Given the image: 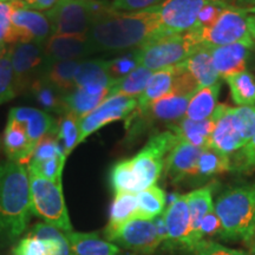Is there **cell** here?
I'll return each instance as SVG.
<instances>
[{
  "mask_svg": "<svg viewBox=\"0 0 255 255\" xmlns=\"http://www.w3.org/2000/svg\"><path fill=\"white\" fill-rule=\"evenodd\" d=\"M170 34L162 24L159 6L142 11H115L110 4L88 33L95 52H121L135 50Z\"/></svg>",
  "mask_w": 255,
  "mask_h": 255,
  "instance_id": "cell-1",
  "label": "cell"
},
{
  "mask_svg": "<svg viewBox=\"0 0 255 255\" xmlns=\"http://www.w3.org/2000/svg\"><path fill=\"white\" fill-rule=\"evenodd\" d=\"M31 215L30 175L23 164H0V238L14 241L27 227Z\"/></svg>",
  "mask_w": 255,
  "mask_h": 255,
  "instance_id": "cell-2",
  "label": "cell"
},
{
  "mask_svg": "<svg viewBox=\"0 0 255 255\" xmlns=\"http://www.w3.org/2000/svg\"><path fill=\"white\" fill-rule=\"evenodd\" d=\"M214 209L221 221L222 239L250 241L255 234V183L223 191Z\"/></svg>",
  "mask_w": 255,
  "mask_h": 255,
  "instance_id": "cell-3",
  "label": "cell"
},
{
  "mask_svg": "<svg viewBox=\"0 0 255 255\" xmlns=\"http://www.w3.org/2000/svg\"><path fill=\"white\" fill-rule=\"evenodd\" d=\"M214 121L210 146L226 155L240 150L255 136V107L232 108L216 105L212 115Z\"/></svg>",
  "mask_w": 255,
  "mask_h": 255,
  "instance_id": "cell-4",
  "label": "cell"
},
{
  "mask_svg": "<svg viewBox=\"0 0 255 255\" xmlns=\"http://www.w3.org/2000/svg\"><path fill=\"white\" fill-rule=\"evenodd\" d=\"M108 5L100 0H58L45 14L52 34L88 36L95 19Z\"/></svg>",
  "mask_w": 255,
  "mask_h": 255,
  "instance_id": "cell-5",
  "label": "cell"
},
{
  "mask_svg": "<svg viewBox=\"0 0 255 255\" xmlns=\"http://www.w3.org/2000/svg\"><path fill=\"white\" fill-rule=\"evenodd\" d=\"M30 175L31 213L64 233L72 232L62 183Z\"/></svg>",
  "mask_w": 255,
  "mask_h": 255,
  "instance_id": "cell-6",
  "label": "cell"
},
{
  "mask_svg": "<svg viewBox=\"0 0 255 255\" xmlns=\"http://www.w3.org/2000/svg\"><path fill=\"white\" fill-rule=\"evenodd\" d=\"M193 96L194 95H180L170 92L144 109H136L126 120L128 138H136L144 130L157 123H167L169 126L182 120Z\"/></svg>",
  "mask_w": 255,
  "mask_h": 255,
  "instance_id": "cell-7",
  "label": "cell"
},
{
  "mask_svg": "<svg viewBox=\"0 0 255 255\" xmlns=\"http://www.w3.org/2000/svg\"><path fill=\"white\" fill-rule=\"evenodd\" d=\"M178 141L180 138L169 130L157 132L150 137L135 157L130 159L139 191L155 186L163 170L168 154Z\"/></svg>",
  "mask_w": 255,
  "mask_h": 255,
  "instance_id": "cell-8",
  "label": "cell"
},
{
  "mask_svg": "<svg viewBox=\"0 0 255 255\" xmlns=\"http://www.w3.org/2000/svg\"><path fill=\"white\" fill-rule=\"evenodd\" d=\"M199 46L200 44L188 31L168 34L139 47V62L142 66L154 72L183 63Z\"/></svg>",
  "mask_w": 255,
  "mask_h": 255,
  "instance_id": "cell-9",
  "label": "cell"
},
{
  "mask_svg": "<svg viewBox=\"0 0 255 255\" xmlns=\"http://www.w3.org/2000/svg\"><path fill=\"white\" fill-rule=\"evenodd\" d=\"M247 17L241 7L232 5L222 12L213 26L202 31L189 30L188 32L200 45L212 47L245 43L253 46L254 39L248 27Z\"/></svg>",
  "mask_w": 255,
  "mask_h": 255,
  "instance_id": "cell-10",
  "label": "cell"
},
{
  "mask_svg": "<svg viewBox=\"0 0 255 255\" xmlns=\"http://www.w3.org/2000/svg\"><path fill=\"white\" fill-rule=\"evenodd\" d=\"M11 59L17 95L30 90L31 85L43 77L47 66L43 44L33 41L11 45Z\"/></svg>",
  "mask_w": 255,
  "mask_h": 255,
  "instance_id": "cell-11",
  "label": "cell"
},
{
  "mask_svg": "<svg viewBox=\"0 0 255 255\" xmlns=\"http://www.w3.org/2000/svg\"><path fill=\"white\" fill-rule=\"evenodd\" d=\"M137 108V98L115 95L79 121V144L107 124L127 120Z\"/></svg>",
  "mask_w": 255,
  "mask_h": 255,
  "instance_id": "cell-12",
  "label": "cell"
},
{
  "mask_svg": "<svg viewBox=\"0 0 255 255\" xmlns=\"http://www.w3.org/2000/svg\"><path fill=\"white\" fill-rule=\"evenodd\" d=\"M110 242L135 253L152 254L161 244L154 220L132 219L115 233Z\"/></svg>",
  "mask_w": 255,
  "mask_h": 255,
  "instance_id": "cell-13",
  "label": "cell"
},
{
  "mask_svg": "<svg viewBox=\"0 0 255 255\" xmlns=\"http://www.w3.org/2000/svg\"><path fill=\"white\" fill-rule=\"evenodd\" d=\"M216 0H165L159 5L162 24L170 34L184 33L195 25L201 9Z\"/></svg>",
  "mask_w": 255,
  "mask_h": 255,
  "instance_id": "cell-14",
  "label": "cell"
},
{
  "mask_svg": "<svg viewBox=\"0 0 255 255\" xmlns=\"http://www.w3.org/2000/svg\"><path fill=\"white\" fill-rule=\"evenodd\" d=\"M163 218L168 234L167 240L164 241L165 246L191 251L190 216L187 195H178L173 202L169 203L167 210L163 213Z\"/></svg>",
  "mask_w": 255,
  "mask_h": 255,
  "instance_id": "cell-15",
  "label": "cell"
},
{
  "mask_svg": "<svg viewBox=\"0 0 255 255\" xmlns=\"http://www.w3.org/2000/svg\"><path fill=\"white\" fill-rule=\"evenodd\" d=\"M43 47L47 65L64 60H82L95 53L88 36L52 34Z\"/></svg>",
  "mask_w": 255,
  "mask_h": 255,
  "instance_id": "cell-16",
  "label": "cell"
},
{
  "mask_svg": "<svg viewBox=\"0 0 255 255\" xmlns=\"http://www.w3.org/2000/svg\"><path fill=\"white\" fill-rule=\"evenodd\" d=\"M201 151L202 148H197L180 139L165 159V175L174 183L180 182L187 177L196 176L197 162Z\"/></svg>",
  "mask_w": 255,
  "mask_h": 255,
  "instance_id": "cell-17",
  "label": "cell"
},
{
  "mask_svg": "<svg viewBox=\"0 0 255 255\" xmlns=\"http://www.w3.org/2000/svg\"><path fill=\"white\" fill-rule=\"evenodd\" d=\"M252 47L253 46L245 43L210 47L213 63L216 72L219 73V77L226 79L229 76L246 71Z\"/></svg>",
  "mask_w": 255,
  "mask_h": 255,
  "instance_id": "cell-18",
  "label": "cell"
},
{
  "mask_svg": "<svg viewBox=\"0 0 255 255\" xmlns=\"http://www.w3.org/2000/svg\"><path fill=\"white\" fill-rule=\"evenodd\" d=\"M12 24L14 27L24 31L33 43L44 44L52 36V28L45 13L25 7L19 1H12Z\"/></svg>",
  "mask_w": 255,
  "mask_h": 255,
  "instance_id": "cell-19",
  "label": "cell"
},
{
  "mask_svg": "<svg viewBox=\"0 0 255 255\" xmlns=\"http://www.w3.org/2000/svg\"><path fill=\"white\" fill-rule=\"evenodd\" d=\"M8 119L23 124L28 139L34 149L44 137L53 132L56 123V121L46 111L27 107L12 108L9 111Z\"/></svg>",
  "mask_w": 255,
  "mask_h": 255,
  "instance_id": "cell-20",
  "label": "cell"
},
{
  "mask_svg": "<svg viewBox=\"0 0 255 255\" xmlns=\"http://www.w3.org/2000/svg\"><path fill=\"white\" fill-rule=\"evenodd\" d=\"M115 82L108 73V62L103 59L82 60L75 77V88L92 91H105L113 88Z\"/></svg>",
  "mask_w": 255,
  "mask_h": 255,
  "instance_id": "cell-21",
  "label": "cell"
},
{
  "mask_svg": "<svg viewBox=\"0 0 255 255\" xmlns=\"http://www.w3.org/2000/svg\"><path fill=\"white\" fill-rule=\"evenodd\" d=\"M4 149L8 161L28 164L34 148L31 144L23 124L8 119L4 132Z\"/></svg>",
  "mask_w": 255,
  "mask_h": 255,
  "instance_id": "cell-22",
  "label": "cell"
},
{
  "mask_svg": "<svg viewBox=\"0 0 255 255\" xmlns=\"http://www.w3.org/2000/svg\"><path fill=\"white\" fill-rule=\"evenodd\" d=\"M187 203L190 216V242L193 252L196 245L202 241L200 237V226L202 219L207 213L214 208L213 187L207 186L187 194Z\"/></svg>",
  "mask_w": 255,
  "mask_h": 255,
  "instance_id": "cell-23",
  "label": "cell"
},
{
  "mask_svg": "<svg viewBox=\"0 0 255 255\" xmlns=\"http://www.w3.org/2000/svg\"><path fill=\"white\" fill-rule=\"evenodd\" d=\"M169 131L174 132L181 141L205 149L210 146L214 121L212 117L205 121H191L183 117L176 123L169 124Z\"/></svg>",
  "mask_w": 255,
  "mask_h": 255,
  "instance_id": "cell-24",
  "label": "cell"
},
{
  "mask_svg": "<svg viewBox=\"0 0 255 255\" xmlns=\"http://www.w3.org/2000/svg\"><path fill=\"white\" fill-rule=\"evenodd\" d=\"M178 68H180V64L152 72L144 91L137 98L136 109H144L151 103H154L155 101L170 94L174 89V83L178 72Z\"/></svg>",
  "mask_w": 255,
  "mask_h": 255,
  "instance_id": "cell-25",
  "label": "cell"
},
{
  "mask_svg": "<svg viewBox=\"0 0 255 255\" xmlns=\"http://www.w3.org/2000/svg\"><path fill=\"white\" fill-rule=\"evenodd\" d=\"M72 255H117L119 246L98 237L97 233H65Z\"/></svg>",
  "mask_w": 255,
  "mask_h": 255,
  "instance_id": "cell-26",
  "label": "cell"
},
{
  "mask_svg": "<svg viewBox=\"0 0 255 255\" xmlns=\"http://www.w3.org/2000/svg\"><path fill=\"white\" fill-rule=\"evenodd\" d=\"M183 64L200 88L209 87L219 82V73L216 72L213 63L209 46L200 45Z\"/></svg>",
  "mask_w": 255,
  "mask_h": 255,
  "instance_id": "cell-27",
  "label": "cell"
},
{
  "mask_svg": "<svg viewBox=\"0 0 255 255\" xmlns=\"http://www.w3.org/2000/svg\"><path fill=\"white\" fill-rule=\"evenodd\" d=\"M137 213V195L132 193H119L115 195V200L111 206L110 219L107 228L104 231L105 239L111 240L115 233L129 222L130 220L136 219Z\"/></svg>",
  "mask_w": 255,
  "mask_h": 255,
  "instance_id": "cell-28",
  "label": "cell"
},
{
  "mask_svg": "<svg viewBox=\"0 0 255 255\" xmlns=\"http://www.w3.org/2000/svg\"><path fill=\"white\" fill-rule=\"evenodd\" d=\"M82 60H64L49 64L41 79L56 89L59 94L68 95L75 89L76 72Z\"/></svg>",
  "mask_w": 255,
  "mask_h": 255,
  "instance_id": "cell-29",
  "label": "cell"
},
{
  "mask_svg": "<svg viewBox=\"0 0 255 255\" xmlns=\"http://www.w3.org/2000/svg\"><path fill=\"white\" fill-rule=\"evenodd\" d=\"M220 90H221L220 82L209 87L199 89V91L190 98L184 117L191 121H205L210 119L216 108Z\"/></svg>",
  "mask_w": 255,
  "mask_h": 255,
  "instance_id": "cell-30",
  "label": "cell"
},
{
  "mask_svg": "<svg viewBox=\"0 0 255 255\" xmlns=\"http://www.w3.org/2000/svg\"><path fill=\"white\" fill-rule=\"evenodd\" d=\"M30 234L37 237L46 248L47 255H72L65 233L45 222H38Z\"/></svg>",
  "mask_w": 255,
  "mask_h": 255,
  "instance_id": "cell-31",
  "label": "cell"
},
{
  "mask_svg": "<svg viewBox=\"0 0 255 255\" xmlns=\"http://www.w3.org/2000/svg\"><path fill=\"white\" fill-rule=\"evenodd\" d=\"M137 195L136 219L154 220L163 213L167 196L164 190L157 186H151L139 191Z\"/></svg>",
  "mask_w": 255,
  "mask_h": 255,
  "instance_id": "cell-32",
  "label": "cell"
},
{
  "mask_svg": "<svg viewBox=\"0 0 255 255\" xmlns=\"http://www.w3.org/2000/svg\"><path fill=\"white\" fill-rule=\"evenodd\" d=\"M232 170L231 157L212 146L202 149L197 162L196 176L210 177Z\"/></svg>",
  "mask_w": 255,
  "mask_h": 255,
  "instance_id": "cell-33",
  "label": "cell"
},
{
  "mask_svg": "<svg viewBox=\"0 0 255 255\" xmlns=\"http://www.w3.org/2000/svg\"><path fill=\"white\" fill-rule=\"evenodd\" d=\"M231 96L239 107L255 104V78L250 71H242L226 78Z\"/></svg>",
  "mask_w": 255,
  "mask_h": 255,
  "instance_id": "cell-34",
  "label": "cell"
},
{
  "mask_svg": "<svg viewBox=\"0 0 255 255\" xmlns=\"http://www.w3.org/2000/svg\"><path fill=\"white\" fill-rule=\"evenodd\" d=\"M151 75L152 71L139 65L138 68H136L126 77L115 83L113 88H111L110 97L115 95H123L128 96V97L138 98L142 95V92L144 91Z\"/></svg>",
  "mask_w": 255,
  "mask_h": 255,
  "instance_id": "cell-35",
  "label": "cell"
},
{
  "mask_svg": "<svg viewBox=\"0 0 255 255\" xmlns=\"http://www.w3.org/2000/svg\"><path fill=\"white\" fill-rule=\"evenodd\" d=\"M79 119L71 114H65L56 121L53 135L62 145L66 157L79 144Z\"/></svg>",
  "mask_w": 255,
  "mask_h": 255,
  "instance_id": "cell-36",
  "label": "cell"
},
{
  "mask_svg": "<svg viewBox=\"0 0 255 255\" xmlns=\"http://www.w3.org/2000/svg\"><path fill=\"white\" fill-rule=\"evenodd\" d=\"M28 91L33 96L37 103L44 110H46V113L51 111V113H57L60 115L65 114V108H64L63 101L64 95L59 94L56 89H53L41 78L34 82Z\"/></svg>",
  "mask_w": 255,
  "mask_h": 255,
  "instance_id": "cell-37",
  "label": "cell"
},
{
  "mask_svg": "<svg viewBox=\"0 0 255 255\" xmlns=\"http://www.w3.org/2000/svg\"><path fill=\"white\" fill-rule=\"evenodd\" d=\"M110 182L115 194L139 193L138 184H137L135 175L132 173L131 161L130 159L120 161L119 163L114 165L110 174Z\"/></svg>",
  "mask_w": 255,
  "mask_h": 255,
  "instance_id": "cell-38",
  "label": "cell"
},
{
  "mask_svg": "<svg viewBox=\"0 0 255 255\" xmlns=\"http://www.w3.org/2000/svg\"><path fill=\"white\" fill-rule=\"evenodd\" d=\"M15 96L11 45H7L0 52V104L11 101Z\"/></svg>",
  "mask_w": 255,
  "mask_h": 255,
  "instance_id": "cell-39",
  "label": "cell"
},
{
  "mask_svg": "<svg viewBox=\"0 0 255 255\" xmlns=\"http://www.w3.org/2000/svg\"><path fill=\"white\" fill-rule=\"evenodd\" d=\"M66 158H68L66 156H58V157L46 159V161L30 162L27 164L28 174L37 175L56 183H62L63 169Z\"/></svg>",
  "mask_w": 255,
  "mask_h": 255,
  "instance_id": "cell-40",
  "label": "cell"
},
{
  "mask_svg": "<svg viewBox=\"0 0 255 255\" xmlns=\"http://www.w3.org/2000/svg\"><path fill=\"white\" fill-rule=\"evenodd\" d=\"M141 65L139 62V53L138 49L131 50L130 52L122 55L117 58L108 62V73H109L110 78L113 79L115 83L121 81L130 72Z\"/></svg>",
  "mask_w": 255,
  "mask_h": 255,
  "instance_id": "cell-41",
  "label": "cell"
},
{
  "mask_svg": "<svg viewBox=\"0 0 255 255\" xmlns=\"http://www.w3.org/2000/svg\"><path fill=\"white\" fill-rule=\"evenodd\" d=\"M231 6L232 5H229L226 0H216V1L209 2L208 5H206L205 7L201 9L199 17H197L195 21V25L190 30L202 31L213 26L218 21L222 12L231 7Z\"/></svg>",
  "mask_w": 255,
  "mask_h": 255,
  "instance_id": "cell-42",
  "label": "cell"
},
{
  "mask_svg": "<svg viewBox=\"0 0 255 255\" xmlns=\"http://www.w3.org/2000/svg\"><path fill=\"white\" fill-rule=\"evenodd\" d=\"M58 156H65V154L57 137L53 133H50L38 143L30 162L46 161V159L58 157Z\"/></svg>",
  "mask_w": 255,
  "mask_h": 255,
  "instance_id": "cell-43",
  "label": "cell"
},
{
  "mask_svg": "<svg viewBox=\"0 0 255 255\" xmlns=\"http://www.w3.org/2000/svg\"><path fill=\"white\" fill-rule=\"evenodd\" d=\"M232 162V169L242 174H251L255 169V136L237 151Z\"/></svg>",
  "mask_w": 255,
  "mask_h": 255,
  "instance_id": "cell-44",
  "label": "cell"
},
{
  "mask_svg": "<svg viewBox=\"0 0 255 255\" xmlns=\"http://www.w3.org/2000/svg\"><path fill=\"white\" fill-rule=\"evenodd\" d=\"M12 1H0V49L13 45V24H12Z\"/></svg>",
  "mask_w": 255,
  "mask_h": 255,
  "instance_id": "cell-45",
  "label": "cell"
},
{
  "mask_svg": "<svg viewBox=\"0 0 255 255\" xmlns=\"http://www.w3.org/2000/svg\"><path fill=\"white\" fill-rule=\"evenodd\" d=\"M13 255H47V252L39 239L28 234L13 248Z\"/></svg>",
  "mask_w": 255,
  "mask_h": 255,
  "instance_id": "cell-46",
  "label": "cell"
},
{
  "mask_svg": "<svg viewBox=\"0 0 255 255\" xmlns=\"http://www.w3.org/2000/svg\"><path fill=\"white\" fill-rule=\"evenodd\" d=\"M194 255H248L245 252L225 247L212 241L202 240L193 250Z\"/></svg>",
  "mask_w": 255,
  "mask_h": 255,
  "instance_id": "cell-47",
  "label": "cell"
},
{
  "mask_svg": "<svg viewBox=\"0 0 255 255\" xmlns=\"http://www.w3.org/2000/svg\"><path fill=\"white\" fill-rule=\"evenodd\" d=\"M165 0H114L110 6L115 11L135 12L162 5Z\"/></svg>",
  "mask_w": 255,
  "mask_h": 255,
  "instance_id": "cell-48",
  "label": "cell"
},
{
  "mask_svg": "<svg viewBox=\"0 0 255 255\" xmlns=\"http://www.w3.org/2000/svg\"><path fill=\"white\" fill-rule=\"evenodd\" d=\"M221 233V221H220L215 209L213 208L206 214L202 219L200 226V237L201 240H205V238L215 237L216 234Z\"/></svg>",
  "mask_w": 255,
  "mask_h": 255,
  "instance_id": "cell-49",
  "label": "cell"
},
{
  "mask_svg": "<svg viewBox=\"0 0 255 255\" xmlns=\"http://www.w3.org/2000/svg\"><path fill=\"white\" fill-rule=\"evenodd\" d=\"M58 0H23L19 1L25 7L34 9V11H47L56 5Z\"/></svg>",
  "mask_w": 255,
  "mask_h": 255,
  "instance_id": "cell-50",
  "label": "cell"
},
{
  "mask_svg": "<svg viewBox=\"0 0 255 255\" xmlns=\"http://www.w3.org/2000/svg\"><path fill=\"white\" fill-rule=\"evenodd\" d=\"M154 223H155V227L156 231H157V234L161 241H165L167 240V227H165V222H164V218L163 214L156 216L154 219Z\"/></svg>",
  "mask_w": 255,
  "mask_h": 255,
  "instance_id": "cell-51",
  "label": "cell"
},
{
  "mask_svg": "<svg viewBox=\"0 0 255 255\" xmlns=\"http://www.w3.org/2000/svg\"><path fill=\"white\" fill-rule=\"evenodd\" d=\"M247 20H248V27H250L252 37H253V39H255V15H248Z\"/></svg>",
  "mask_w": 255,
  "mask_h": 255,
  "instance_id": "cell-52",
  "label": "cell"
},
{
  "mask_svg": "<svg viewBox=\"0 0 255 255\" xmlns=\"http://www.w3.org/2000/svg\"><path fill=\"white\" fill-rule=\"evenodd\" d=\"M235 1H238L239 4H241V5H250V7H253V6H255V0H235Z\"/></svg>",
  "mask_w": 255,
  "mask_h": 255,
  "instance_id": "cell-53",
  "label": "cell"
},
{
  "mask_svg": "<svg viewBox=\"0 0 255 255\" xmlns=\"http://www.w3.org/2000/svg\"><path fill=\"white\" fill-rule=\"evenodd\" d=\"M244 9V12L245 13H247V14H255V6H253V7H246V8H242Z\"/></svg>",
  "mask_w": 255,
  "mask_h": 255,
  "instance_id": "cell-54",
  "label": "cell"
},
{
  "mask_svg": "<svg viewBox=\"0 0 255 255\" xmlns=\"http://www.w3.org/2000/svg\"><path fill=\"white\" fill-rule=\"evenodd\" d=\"M0 1H23V0H0Z\"/></svg>",
  "mask_w": 255,
  "mask_h": 255,
  "instance_id": "cell-55",
  "label": "cell"
},
{
  "mask_svg": "<svg viewBox=\"0 0 255 255\" xmlns=\"http://www.w3.org/2000/svg\"><path fill=\"white\" fill-rule=\"evenodd\" d=\"M252 255H255V242H254L253 248H252Z\"/></svg>",
  "mask_w": 255,
  "mask_h": 255,
  "instance_id": "cell-56",
  "label": "cell"
},
{
  "mask_svg": "<svg viewBox=\"0 0 255 255\" xmlns=\"http://www.w3.org/2000/svg\"><path fill=\"white\" fill-rule=\"evenodd\" d=\"M117 255H129V254H122V253H119Z\"/></svg>",
  "mask_w": 255,
  "mask_h": 255,
  "instance_id": "cell-57",
  "label": "cell"
},
{
  "mask_svg": "<svg viewBox=\"0 0 255 255\" xmlns=\"http://www.w3.org/2000/svg\"><path fill=\"white\" fill-rule=\"evenodd\" d=\"M1 50H2V49H0V52H1Z\"/></svg>",
  "mask_w": 255,
  "mask_h": 255,
  "instance_id": "cell-58",
  "label": "cell"
}]
</instances>
